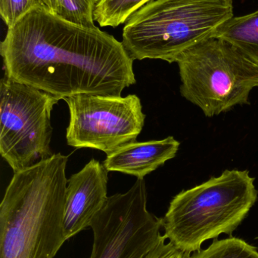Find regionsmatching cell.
Returning <instances> with one entry per match:
<instances>
[{
    "label": "cell",
    "instance_id": "6da1fadb",
    "mask_svg": "<svg viewBox=\"0 0 258 258\" xmlns=\"http://www.w3.org/2000/svg\"><path fill=\"white\" fill-rule=\"evenodd\" d=\"M5 76L64 100L78 95L121 96L136 83L122 42L95 26L73 24L35 6L0 45Z\"/></svg>",
    "mask_w": 258,
    "mask_h": 258
},
{
    "label": "cell",
    "instance_id": "7a4b0ae2",
    "mask_svg": "<svg viewBox=\"0 0 258 258\" xmlns=\"http://www.w3.org/2000/svg\"><path fill=\"white\" fill-rule=\"evenodd\" d=\"M68 160L56 153L14 173L0 205V258H54L68 241Z\"/></svg>",
    "mask_w": 258,
    "mask_h": 258
},
{
    "label": "cell",
    "instance_id": "3957f363",
    "mask_svg": "<svg viewBox=\"0 0 258 258\" xmlns=\"http://www.w3.org/2000/svg\"><path fill=\"white\" fill-rule=\"evenodd\" d=\"M254 181L248 171L227 170L177 194L162 218L167 240L191 254L206 241L232 235L257 200Z\"/></svg>",
    "mask_w": 258,
    "mask_h": 258
},
{
    "label": "cell",
    "instance_id": "277c9868",
    "mask_svg": "<svg viewBox=\"0 0 258 258\" xmlns=\"http://www.w3.org/2000/svg\"><path fill=\"white\" fill-rule=\"evenodd\" d=\"M233 17V0H152L126 22L122 43L134 60L177 62Z\"/></svg>",
    "mask_w": 258,
    "mask_h": 258
},
{
    "label": "cell",
    "instance_id": "5b68a950",
    "mask_svg": "<svg viewBox=\"0 0 258 258\" xmlns=\"http://www.w3.org/2000/svg\"><path fill=\"white\" fill-rule=\"evenodd\" d=\"M183 98L209 117L248 104L258 87V62L219 38L195 44L177 59Z\"/></svg>",
    "mask_w": 258,
    "mask_h": 258
},
{
    "label": "cell",
    "instance_id": "8992f818",
    "mask_svg": "<svg viewBox=\"0 0 258 258\" xmlns=\"http://www.w3.org/2000/svg\"><path fill=\"white\" fill-rule=\"evenodd\" d=\"M57 97L4 76L0 82V153L14 173L53 156Z\"/></svg>",
    "mask_w": 258,
    "mask_h": 258
},
{
    "label": "cell",
    "instance_id": "52a82bcc",
    "mask_svg": "<svg viewBox=\"0 0 258 258\" xmlns=\"http://www.w3.org/2000/svg\"><path fill=\"white\" fill-rule=\"evenodd\" d=\"M89 258H148L160 243L163 219L147 209L144 179L124 194L109 197L94 218Z\"/></svg>",
    "mask_w": 258,
    "mask_h": 258
},
{
    "label": "cell",
    "instance_id": "ba28073f",
    "mask_svg": "<svg viewBox=\"0 0 258 258\" xmlns=\"http://www.w3.org/2000/svg\"><path fill=\"white\" fill-rule=\"evenodd\" d=\"M64 101L70 113L67 144L76 149H94L108 156L136 141L145 124L141 100L136 95H78Z\"/></svg>",
    "mask_w": 258,
    "mask_h": 258
},
{
    "label": "cell",
    "instance_id": "9c48e42d",
    "mask_svg": "<svg viewBox=\"0 0 258 258\" xmlns=\"http://www.w3.org/2000/svg\"><path fill=\"white\" fill-rule=\"evenodd\" d=\"M108 174L103 164L93 159L68 179L64 218L67 240L90 227L106 204Z\"/></svg>",
    "mask_w": 258,
    "mask_h": 258
},
{
    "label": "cell",
    "instance_id": "30bf717a",
    "mask_svg": "<svg viewBox=\"0 0 258 258\" xmlns=\"http://www.w3.org/2000/svg\"><path fill=\"white\" fill-rule=\"evenodd\" d=\"M180 142L173 137L163 140L130 143L108 155L103 165L108 171L144 179L167 161L175 157Z\"/></svg>",
    "mask_w": 258,
    "mask_h": 258
},
{
    "label": "cell",
    "instance_id": "8fae6325",
    "mask_svg": "<svg viewBox=\"0 0 258 258\" xmlns=\"http://www.w3.org/2000/svg\"><path fill=\"white\" fill-rule=\"evenodd\" d=\"M212 36L233 44L258 62V10L244 16L232 17Z\"/></svg>",
    "mask_w": 258,
    "mask_h": 258
},
{
    "label": "cell",
    "instance_id": "7c38bea8",
    "mask_svg": "<svg viewBox=\"0 0 258 258\" xmlns=\"http://www.w3.org/2000/svg\"><path fill=\"white\" fill-rule=\"evenodd\" d=\"M98 0H38L50 13L73 24L92 27Z\"/></svg>",
    "mask_w": 258,
    "mask_h": 258
},
{
    "label": "cell",
    "instance_id": "4fadbf2b",
    "mask_svg": "<svg viewBox=\"0 0 258 258\" xmlns=\"http://www.w3.org/2000/svg\"><path fill=\"white\" fill-rule=\"evenodd\" d=\"M152 0H98L94 21L101 27H117Z\"/></svg>",
    "mask_w": 258,
    "mask_h": 258
},
{
    "label": "cell",
    "instance_id": "5bb4252c",
    "mask_svg": "<svg viewBox=\"0 0 258 258\" xmlns=\"http://www.w3.org/2000/svg\"><path fill=\"white\" fill-rule=\"evenodd\" d=\"M189 258H258V251L252 245L238 238L215 240L205 249H200Z\"/></svg>",
    "mask_w": 258,
    "mask_h": 258
},
{
    "label": "cell",
    "instance_id": "9a60e30c",
    "mask_svg": "<svg viewBox=\"0 0 258 258\" xmlns=\"http://www.w3.org/2000/svg\"><path fill=\"white\" fill-rule=\"evenodd\" d=\"M36 6L38 0H0V15L8 28H10Z\"/></svg>",
    "mask_w": 258,
    "mask_h": 258
},
{
    "label": "cell",
    "instance_id": "2e32d148",
    "mask_svg": "<svg viewBox=\"0 0 258 258\" xmlns=\"http://www.w3.org/2000/svg\"><path fill=\"white\" fill-rule=\"evenodd\" d=\"M190 254H186L176 248L164 236L156 249L150 254L148 258H189Z\"/></svg>",
    "mask_w": 258,
    "mask_h": 258
}]
</instances>
